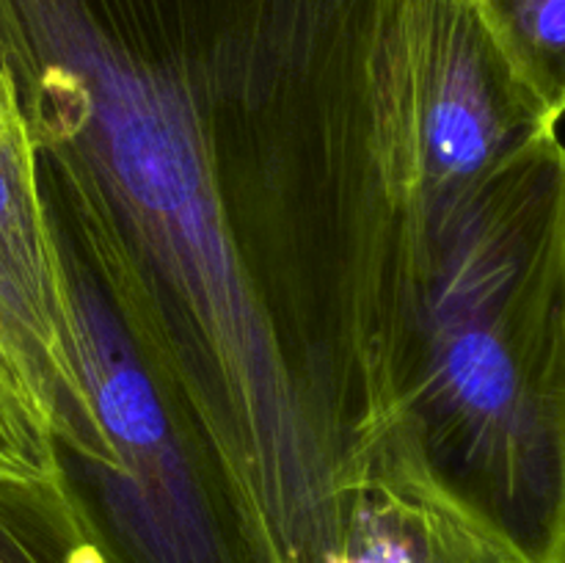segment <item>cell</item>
Segmentation results:
<instances>
[{
  "instance_id": "1",
  "label": "cell",
  "mask_w": 565,
  "mask_h": 563,
  "mask_svg": "<svg viewBox=\"0 0 565 563\" xmlns=\"http://www.w3.org/2000/svg\"><path fill=\"white\" fill-rule=\"evenodd\" d=\"M381 0H0L66 274L257 541L323 530L356 414L348 81Z\"/></svg>"
},
{
  "instance_id": "2",
  "label": "cell",
  "mask_w": 565,
  "mask_h": 563,
  "mask_svg": "<svg viewBox=\"0 0 565 563\" xmlns=\"http://www.w3.org/2000/svg\"><path fill=\"white\" fill-rule=\"evenodd\" d=\"M348 342L513 563H565V141L472 0H381L348 88Z\"/></svg>"
},
{
  "instance_id": "3",
  "label": "cell",
  "mask_w": 565,
  "mask_h": 563,
  "mask_svg": "<svg viewBox=\"0 0 565 563\" xmlns=\"http://www.w3.org/2000/svg\"><path fill=\"white\" fill-rule=\"evenodd\" d=\"M340 502L320 563H513L403 431L359 453Z\"/></svg>"
},
{
  "instance_id": "4",
  "label": "cell",
  "mask_w": 565,
  "mask_h": 563,
  "mask_svg": "<svg viewBox=\"0 0 565 563\" xmlns=\"http://www.w3.org/2000/svg\"><path fill=\"white\" fill-rule=\"evenodd\" d=\"M0 563H110L64 478H0Z\"/></svg>"
},
{
  "instance_id": "5",
  "label": "cell",
  "mask_w": 565,
  "mask_h": 563,
  "mask_svg": "<svg viewBox=\"0 0 565 563\" xmlns=\"http://www.w3.org/2000/svg\"><path fill=\"white\" fill-rule=\"evenodd\" d=\"M491 42L539 108L565 116V0H472Z\"/></svg>"
},
{
  "instance_id": "6",
  "label": "cell",
  "mask_w": 565,
  "mask_h": 563,
  "mask_svg": "<svg viewBox=\"0 0 565 563\" xmlns=\"http://www.w3.org/2000/svg\"><path fill=\"white\" fill-rule=\"evenodd\" d=\"M61 453L0 362V478H61Z\"/></svg>"
},
{
  "instance_id": "7",
  "label": "cell",
  "mask_w": 565,
  "mask_h": 563,
  "mask_svg": "<svg viewBox=\"0 0 565 563\" xmlns=\"http://www.w3.org/2000/svg\"><path fill=\"white\" fill-rule=\"evenodd\" d=\"M0 92L11 94V92H9V83H6V77H3V75H0Z\"/></svg>"
}]
</instances>
